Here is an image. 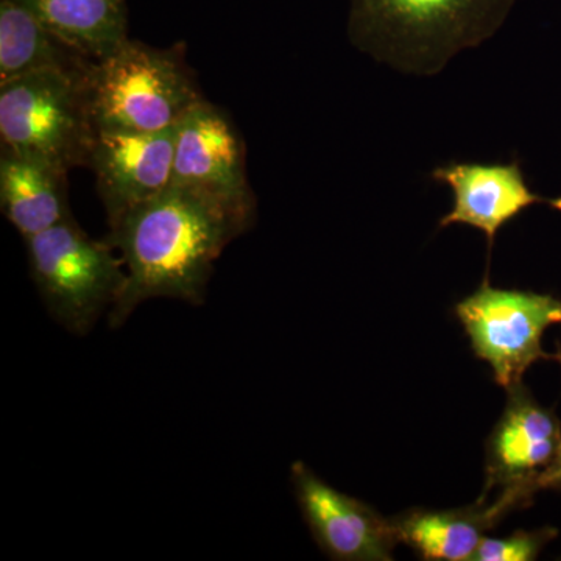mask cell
<instances>
[{"instance_id":"6da1fadb","label":"cell","mask_w":561,"mask_h":561,"mask_svg":"<svg viewBox=\"0 0 561 561\" xmlns=\"http://www.w3.org/2000/svg\"><path fill=\"white\" fill-rule=\"evenodd\" d=\"M254 219L256 209L176 184L128 210L106 239L127 268V286L110 311V328H121L150 298L203 305L214 262Z\"/></svg>"},{"instance_id":"7a4b0ae2","label":"cell","mask_w":561,"mask_h":561,"mask_svg":"<svg viewBox=\"0 0 561 561\" xmlns=\"http://www.w3.org/2000/svg\"><path fill=\"white\" fill-rule=\"evenodd\" d=\"M518 0H351L357 49L412 76L430 77L454 55L494 35Z\"/></svg>"},{"instance_id":"3957f363","label":"cell","mask_w":561,"mask_h":561,"mask_svg":"<svg viewBox=\"0 0 561 561\" xmlns=\"http://www.w3.org/2000/svg\"><path fill=\"white\" fill-rule=\"evenodd\" d=\"M84 87L98 131H168L203 101L181 44L157 49L127 38L88 65Z\"/></svg>"},{"instance_id":"277c9868","label":"cell","mask_w":561,"mask_h":561,"mask_svg":"<svg viewBox=\"0 0 561 561\" xmlns=\"http://www.w3.org/2000/svg\"><path fill=\"white\" fill-rule=\"evenodd\" d=\"M87 68L41 70L0 84L2 150L66 172L90 164L98 130L88 108Z\"/></svg>"},{"instance_id":"5b68a950","label":"cell","mask_w":561,"mask_h":561,"mask_svg":"<svg viewBox=\"0 0 561 561\" xmlns=\"http://www.w3.org/2000/svg\"><path fill=\"white\" fill-rule=\"evenodd\" d=\"M25 243L33 283L47 311L66 331L88 334L124 294V260L108 242L91 239L72 217Z\"/></svg>"},{"instance_id":"8992f818","label":"cell","mask_w":561,"mask_h":561,"mask_svg":"<svg viewBox=\"0 0 561 561\" xmlns=\"http://www.w3.org/2000/svg\"><path fill=\"white\" fill-rule=\"evenodd\" d=\"M456 316L476 357L490 365L494 381L505 390L522 383L538 360L559 359L541 346L546 330L561 324V301L552 295L500 289L485 278L474 294L457 302Z\"/></svg>"},{"instance_id":"52a82bcc","label":"cell","mask_w":561,"mask_h":561,"mask_svg":"<svg viewBox=\"0 0 561 561\" xmlns=\"http://www.w3.org/2000/svg\"><path fill=\"white\" fill-rule=\"evenodd\" d=\"M561 445V423L553 409L545 408L524 383L507 390L504 412L485 445V485L481 500L501 489L515 511L534 500V482Z\"/></svg>"},{"instance_id":"ba28073f","label":"cell","mask_w":561,"mask_h":561,"mask_svg":"<svg viewBox=\"0 0 561 561\" xmlns=\"http://www.w3.org/2000/svg\"><path fill=\"white\" fill-rule=\"evenodd\" d=\"M290 481L302 518L324 556L339 561L393 560L400 541L391 518L335 490L302 461L291 465Z\"/></svg>"},{"instance_id":"9c48e42d","label":"cell","mask_w":561,"mask_h":561,"mask_svg":"<svg viewBox=\"0 0 561 561\" xmlns=\"http://www.w3.org/2000/svg\"><path fill=\"white\" fill-rule=\"evenodd\" d=\"M245 157L230 116L203 99L179 125L172 184L256 209Z\"/></svg>"},{"instance_id":"30bf717a","label":"cell","mask_w":561,"mask_h":561,"mask_svg":"<svg viewBox=\"0 0 561 561\" xmlns=\"http://www.w3.org/2000/svg\"><path fill=\"white\" fill-rule=\"evenodd\" d=\"M179 127L161 133L98 131L90 168L113 228L133 208L168 190Z\"/></svg>"},{"instance_id":"8fae6325","label":"cell","mask_w":561,"mask_h":561,"mask_svg":"<svg viewBox=\"0 0 561 561\" xmlns=\"http://www.w3.org/2000/svg\"><path fill=\"white\" fill-rule=\"evenodd\" d=\"M432 179L448 184L454 194L451 213L440 220L449 225H470L485 232L493 247L505 224L534 205H548L561 210V198H546L527 186L522 164L512 162H449L432 172Z\"/></svg>"},{"instance_id":"7c38bea8","label":"cell","mask_w":561,"mask_h":561,"mask_svg":"<svg viewBox=\"0 0 561 561\" xmlns=\"http://www.w3.org/2000/svg\"><path fill=\"white\" fill-rule=\"evenodd\" d=\"M504 502L479 497L463 507L411 508L391 518L398 541L409 546L427 561L472 560L486 531L508 515Z\"/></svg>"},{"instance_id":"4fadbf2b","label":"cell","mask_w":561,"mask_h":561,"mask_svg":"<svg viewBox=\"0 0 561 561\" xmlns=\"http://www.w3.org/2000/svg\"><path fill=\"white\" fill-rule=\"evenodd\" d=\"M68 173L38 158L2 150L0 206L24 239L70 219Z\"/></svg>"},{"instance_id":"5bb4252c","label":"cell","mask_w":561,"mask_h":561,"mask_svg":"<svg viewBox=\"0 0 561 561\" xmlns=\"http://www.w3.org/2000/svg\"><path fill=\"white\" fill-rule=\"evenodd\" d=\"M62 44L101 60L128 38L127 0H24Z\"/></svg>"},{"instance_id":"9a60e30c","label":"cell","mask_w":561,"mask_h":561,"mask_svg":"<svg viewBox=\"0 0 561 561\" xmlns=\"http://www.w3.org/2000/svg\"><path fill=\"white\" fill-rule=\"evenodd\" d=\"M90 62L62 44L24 0H0V84L41 70L87 68Z\"/></svg>"},{"instance_id":"2e32d148","label":"cell","mask_w":561,"mask_h":561,"mask_svg":"<svg viewBox=\"0 0 561 561\" xmlns=\"http://www.w3.org/2000/svg\"><path fill=\"white\" fill-rule=\"evenodd\" d=\"M559 530L541 527L537 530H516L505 538H483L471 561H531L557 538Z\"/></svg>"},{"instance_id":"e0dca14e","label":"cell","mask_w":561,"mask_h":561,"mask_svg":"<svg viewBox=\"0 0 561 561\" xmlns=\"http://www.w3.org/2000/svg\"><path fill=\"white\" fill-rule=\"evenodd\" d=\"M540 490H561V445L559 451H557L556 459L552 460V463L549 465V467L546 468L537 479H535V493H538Z\"/></svg>"}]
</instances>
